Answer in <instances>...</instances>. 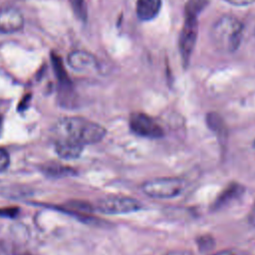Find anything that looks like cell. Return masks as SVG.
Masks as SVG:
<instances>
[{"label": "cell", "instance_id": "1", "mask_svg": "<svg viewBox=\"0 0 255 255\" xmlns=\"http://www.w3.org/2000/svg\"><path fill=\"white\" fill-rule=\"evenodd\" d=\"M57 139H68L82 144H92L101 141L106 135V129L101 125L80 117L61 119L55 126Z\"/></svg>", "mask_w": 255, "mask_h": 255}, {"label": "cell", "instance_id": "2", "mask_svg": "<svg viewBox=\"0 0 255 255\" xmlns=\"http://www.w3.org/2000/svg\"><path fill=\"white\" fill-rule=\"evenodd\" d=\"M243 24L232 16L221 17L211 29V39L215 47L222 52L232 53L241 43Z\"/></svg>", "mask_w": 255, "mask_h": 255}, {"label": "cell", "instance_id": "3", "mask_svg": "<svg viewBox=\"0 0 255 255\" xmlns=\"http://www.w3.org/2000/svg\"><path fill=\"white\" fill-rule=\"evenodd\" d=\"M185 182L180 178L161 177L143 182L141 190L149 197L167 199L181 194L185 189Z\"/></svg>", "mask_w": 255, "mask_h": 255}, {"label": "cell", "instance_id": "4", "mask_svg": "<svg viewBox=\"0 0 255 255\" xmlns=\"http://www.w3.org/2000/svg\"><path fill=\"white\" fill-rule=\"evenodd\" d=\"M141 203L128 196L112 195L102 198L98 201L96 208L105 214H127L130 212H135L141 208Z\"/></svg>", "mask_w": 255, "mask_h": 255}, {"label": "cell", "instance_id": "5", "mask_svg": "<svg viewBox=\"0 0 255 255\" xmlns=\"http://www.w3.org/2000/svg\"><path fill=\"white\" fill-rule=\"evenodd\" d=\"M197 18L185 16L184 24L179 35V52L184 66L188 65L197 38Z\"/></svg>", "mask_w": 255, "mask_h": 255}, {"label": "cell", "instance_id": "6", "mask_svg": "<svg viewBox=\"0 0 255 255\" xmlns=\"http://www.w3.org/2000/svg\"><path fill=\"white\" fill-rule=\"evenodd\" d=\"M129 128L133 133L143 137L158 138L163 135L162 128L155 121L142 113H133L130 115Z\"/></svg>", "mask_w": 255, "mask_h": 255}, {"label": "cell", "instance_id": "7", "mask_svg": "<svg viewBox=\"0 0 255 255\" xmlns=\"http://www.w3.org/2000/svg\"><path fill=\"white\" fill-rule=\"evenodd\" d=\"M24 26V17L19 9L15 7H5L0 10V32L15 33Z\"/></svg>", "mask_w": 255, "mask_h": 255}, {"label": "cell", "instance_id": "8", "mask_svg": "<svg viewBox=\"0 0 255 255\" xmlns=\"http://www.w3.org/2000/svg\"><path fill=\"white\" fill-rule=\"evenodd\" d=\"M67 62L69 66L79 72L94 71L98 69V61L96 57L86 51L75 50L71 52L67 57Z\"/></svg>", "mask_w": 255, "mask_h": 255}, {"label": "cell", "instance_id": "9", "mask_svg": "<svg viewBox=\"0 0 255 255\" xmlns=\"http://www.w3.org/2000/svg\"><path fill=\"white\" fill-rule=\"evenodd\" d=\"M56 151L58 155L63 159H75L78 158L82 151H83V145L72 141L68 139H56Z\"/></svg>", "mask_w": 255, "mask_h": 255}, {"label": "cell", "instance_id": "10", "mask_svg": "<svg viewBox=\"0 0 255 255\" xmlns=\"http://www.w3.org/2000/svg\"><path fill=\"white\" fill-rule=\"evenodd\" d=\"M161 8V0H137L136 15L142 21H149L156 17Z\"/></svg>", "mask_w": 255, "mask_h": 255}, {"label": "cell", "instance_id": "11", "mask_svg": "<svg viewBox=\"0 0 255 255\" xmlns=\"http://www.w3.org/2000/svg\"><path fill=\"white\" fill-rule=\"evenodd\" d=\"M244 192V186L241 184H238L236 182L230 183L226 188L218 195V197L215 199L212 205V209H219L226 204H228L230 201L236 199L238 196H240Z\"/></svg>", "mask_w": 255, "mask_h": 255}, {"label": "cell", "instance_id": "12", "mask_svg": "<svg viewBox=\"0 0 255 255\" xmlns=\"http://www.w3.org/2000/svg\"><path fill=\"white\" fill-rule=\"evenodd\" d=\"M51 63H52L53 70L55 72V76L57 77V79L59 81V84L61 86V89L65 90V91L71 89V86H72L71 80H70V78H69V76L66 72L63 61L59 57V55H57L55 53H52L51 54Z\"/></svg>", "mask_w": 255, "mask_h": 255}, {"label": "cell", "instance_id": "13", "mask_svg": "<svg viewBox=\"0 0 255 255\" xmlns=\"http://www.w3.org/2000/svg\"><path fill=\"white\" fill-rule=\"evenodd\" d=\"M206 121H207V125H208L209 128L212 131H214L220 139H222L226 136V128H225L224 122L222 121L220 116H218L215 113H210L207 115Z\"/></svg>", "mask_w": 255, "mask_h": 255}, {"label": "cell", "instance_id": "14", "mask_svg": "<svg viewBox=\"0 0 255 255\" xmlns=\"http://www.w3.org/2000/svg\"><path fill=\"white\" fill-rule=\"evenodd\" d=\"M209 0H189L185 7V16L197 18L198 14L207 6Z\"/></svg>", "mask_w": 255, "mask_h": 255}, {"label": "cell", "instance_id": "15", "mask_svg": "<svg viewBox=\"0 0 255 255\" xmlns=\"http://www.w3.org/2000/svg\"><path fill=\"white\" fill-rule=\"evenodd\" d=\"M69 3L76 17L79 20L86 22L88 18V10H87V5L85 0H69Z\"/></svg>", "mask_w": 255, "mask_h": 255}, {"label": "cell", "instance_id": "16", "mask_svg": "<svg viewBox=\"0 0 255 255\" xmlns=\"http://www.w3.org/2000/svg\"><path fill=\"white\" fill-rule=\"evenodd\" d=\"M44 172H46L50 176H68L74 174V169L67 167V166H62V165H51L47 166L44 169Z\"/></svg>", "mask_w": 255, "mask_h": 255}, {"label": "cell", "instance_id": "17", "mask_svg": "<svg viewBox=\"0 0 255 255\" xmlns=\"http://www.w3.org/2000/svg\"><path fill=\"white\" fill-rule=\"evenodd\" d=\"M197 246L201 252H206L214 247V239L210 235H202L196 239Z\"/></svg>", "mask_w": 255, "mask_h": 255}, {"label": "cell", "instance_id": "18", "mask_svg": "<svg viewBox=\"0 0 255 255\" xmlns=\"http://www.w3.org/2000/svg\"><path fill=\"white\" fill-rule=\"evenodd\" d=\"M9 165V154L7 151L0 147V172L4 171Z\"/></svg>", "mask_w": 255, "mask_h": 255}, {"label": "cell", "instance_id": "19", "mask_svg": "<svg viewBox=\"0 0 255 255\" xmlns=\"http://www.w3.org/2000/svg\"><path fill=\"white\" fill-rule=\"evenodd\" d=\"M17 213H18V208L16 207L0 208V215L4 217H14Z\"/></svg>", "mask_w": 255, "mask_h": 255}, {"label": "cell", "instance_id": "20", "mask_svg": "<svg viewBox=\"0 0 255 255\" xmlns=\"http://www.w3.org/2000/svg\"><path fill=\"white\" fill-rule=\"evenodd\" d=\"M224 1L235 6H246L251 4L254 0H224Z\"/></svg>", "mask_w": 255, "mask_h": 255}, {"label": "cell", "instance_id": "21", "mask_svg": "<svg viewBox=\"0 0 255 255\" xmlns=\"http://www.w3.org/2000/svg\"><path fill=\"white\" fill-rule=\"evenodd\" d=\"M209 255H245V254L237 252L235 250H223V251L213 253V254H209Z\"/></svg>", "mask_w": 255, "mask_h": 255}, {"label": "cell", "instance_id": "22", "mask_svg": "<svg viewBox=\"0 0 255 255\" xmlns=\"http://www.w3.org/2000/svg\"><path fill=\"white\" fill-rule=\"evenodd\" d=\"M248 222L255 227V203L254 205L252 206L250 212H249V215H248Z\"/></svg>", "mask_w": 255, "mask_h": 255}, {"label": "cell", "instance_id": "23", "mask_svg": "<svg viewBox=\"0 0 255 255\" xmlns=\"http://www.w3.org/2000/svg\"><path fill=\"white\" fill-rule=\"evenodd\" d=\"M162 255H193V254L190 251H186V250H176V251H169Z\"/></svg>", "mask_w": 255, "mask_h": 255}, {"label": "cell", "instance_id": "24", "mask_svg": "<svg viewBox=\"0 0 255 255\" xmlns=\"http://www.w3.org/2000/svg\"><path fill=\"white\" fill-rule=\"evenodd\" d=\"M2 129H3V119H2V117L0 116V135H1Z\"/></svg>", "mask_w": 255, "mask_h": 255}]
</instances>
